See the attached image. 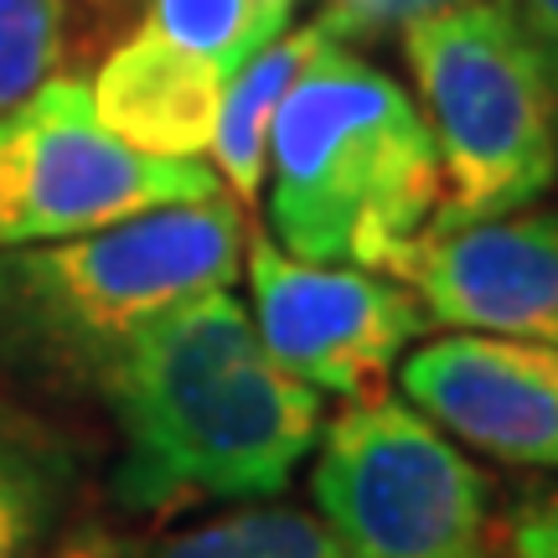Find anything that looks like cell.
Wrapping results in <instances>:
<instances>
[{
    "instance_id": "cell-21",
    "label": "cell",
    "mask_w": 558,
    "mask_h": 558,
    "mask_svg": "<svg viewBox=\"0 0 558 558\" xmlns=\"http://www.w3.org/2000/svg\"><path fill=\"white\" fill-rule=\"evenodd\" d=\"M275 5H284V11H295V5H300V0H275Z\"/></svg>"
},
{
    "instance_id": "cell-6",
    "label": "cell",
    "mask_w": 558,
    "mask_h": 558,
    "mask_svg": "<svg viewBox=\"0 0 558 558\" xmlns=\"http://www.w3.org/2000/svg\"><path fill=\"white\" fill-rule=\"evenodd\" d=\"M202 160H156L99 124L83 78H52L0 114V248L94 233L218 192Z\"/></svg>"
},
{
    "instance_id": "cell-7",
    "label": "cell",
    "mask_w": 558,
    "mask_h": 558,
    "mask_svg": "<svg viewBox=\"0 0 558 558\" xmlns=\"http://www.w3.org/2000/svg\"><path fill=\"white\" fill-rule=\"evenodd\" d=\"M248 290L264 352L337 399H378L393 362L435 316L409 284H388L362 264H311L284 254L269 233H248Z\"/></svg>"
},
{
    "instance_id": "cell-8",
    "label": "cell",
    "mask_w": 558,
    "mask_h": 558,
    "mask_svg": "<svg viewBox=\"0 0 558 558\" xmlns=\"http://www.w3.org/2000/svg\"><path fill=\"white\" fill-rule=\"evenodd\" d=\"M445 326L558 347V213H507L450 233H414L378 259Z\"/></svg>"
},
{
    "instance_id": "cell-17",
    "label": "cell",
    "mask_w": 558,
    "mask_h": 558,
    "mask_svg": "<svg viewBox=\"0 0 558 558\" xmlns=\"http://www.w3.org/2000/svg\"><path fill=\"white\" fill-rule=\"evenodd\" d=\"M456 5H476V0H373L347 37H373V32H388V26H409V21H424V16H439V11H456Z\"/></svg>"
},
{
    "instance_id": "cell-14",
    "label": "cell",
    "mask_w": 558,
    "mask_h": 558,
    "mask_svg": "<svg viewBox=\"0 0 558 558\" xmlns=\"http://www.w3.org/2000/svg\"><path fill=\"white\" fill-rule=\"evenodd\" d=\"M160 37L197 52L222 78L243 68L264 41L290 26V11L275 0H150V21Z\"/></svg>"
},
{
    "instance_id": "cell-13",
    "label": "cell",
    "mask_w": 558,
    "mask_h": 558,
    "mask_svg": "<svg viewBox=\"0 0 558 558\" xmlns=\"http://www.w3.org/2000/svg\"><path fill=\"white\" fill-rule=\"evenodd\" d=\"M140 558H352L320 512L300 507H243L202 527L171 533Z\"/></svg>"
},
{
    "instance_id": "cell-3",
    "label": "cell",
    "mask_w": 558,
    "mask_h": 558,
    "mask_svg": "<svg viewBox=\"0 0 558 558\" xmlns=\"http://www.w3.org/2000/svg\"><path fill=\"white\" fill-rule=\"evenodd\" d=\"M269 233L311 264L378 269L429 228L439 202L435 135L418 104L331 37L290 83L269 124Z\"/></svg>"
},
{
    "instance_id": "cell-18",
    "label": "cell",
    "mask_w": 558,
    "mask_h": 558,
    "mask_svg": "<svg viewBox=\"0 0 558 558\" xmlns=\"http://www.w3.org/2000/svg\"><path fill=\"white\" fill-rule=\"evenodd\" d=\"M47 558H140V548L120 533H109V527H83L68 543H58Z\"/></svg>"
},
{
    "instance_id": "cell-2",
    "label": "cell",
    "mask_w": 558,
    "mask_h": 558,
    "mask_svg": "<svg viewBox=\"0 0 558 558\" xmlns=\"http://www.w3.org/2000/svg\"><path fill=\"white\" fill-rule=\"evenodd\" d=\"M243 239V202L218 186L94 233L0 248V388L99 393L145 320L239 279Z\"/></svg>"
},
{
    "instance_id": "cell-4",
    "label": "cell",
    "mask_w": 558,
    "mask_h": 558,
    "mask_svg": "<svg viewBox=\"0 0 558 558\" xmlns=\"http://www.w3.org/2000/svg\"><path fill=\"white\" fill-rule=\"evenodd\" d=\"M403 62L439 156V202L424 233L522 213L558 181L554 58L507 0L409 21Z\"/></svg>"
},
{
    "instance_id": "cell-9",
    "label": "cell",
    "mask_w": 558,
    "mask_h": 558,
    "mask_svg": "<svg viewBox=\"0 0 558 558\" xmlns=\"http://www.w3.org/2000/svg\"><path fill=\"white\" fill-rule=\"evenodd\" d=\"M399 388L445 435L486 456L558 471V347L527 337H439L399 357Z\"/></svg>"
},
{
    "instance_id": "cell-20",
    "label": "cell",
    "mask_w": 558,
    "mask_h": 558,
    "mask_svg": "<svg viewBox=\"0 0 558 558\" xmlns=\"http://www.w3.org/2000/svg\"><path fill=\"white\" fill-rule=\"evenodd\" d=\"M367 5H373V0H320V16H316V21L341 41L347 32H352V21H357Z\"/></svg>"
},
{
    "instance_id": "cell-5",
    "label": "cell",
    "mask_w": 558,
    "mask_h": 558,
    "mask_svg": "<svg viewBox=\"0 0 558 558\" xmlns=\"http://www.w3.org/2000/svg\"><path fill=\"white\" fill-rule=\"evenodd\" d=\"M311 497L352 558H497L492 481L439 424L388 393L316 435Z\"/></svg>"
},
{
    "instance_id": "cell-11",
    "label": "cell",
    "mask_w": 558,
    "mask_h": 558,
    "mask_svg": "<svg viewBox=\"0 0 558 558\" xmlns=\"http://www.w3.org/2000/svg\"><path fill=\"white\" fill-rule=\"evenodd\" d=\"M326 41H331V32L320 21L284 26L243 68H233L222 78V104H218V124H213L207 156L218 160L222 192L233 202H243V207L259 197L264 186V160H269L264 150H269V124H275L279 99L316 62V52Z\"/></svg>"
},
{
    "instance_id": "cell-15",
    "label": "cell",
    "mask_w": 558,
    "mask_h": 558,
    "mask_svg": "<svg viewBox=\"0 0 558 558\" xmlns=\"http://www.w3.org/2000/svg\"><path fill=\"white\" fill-rule=\"evenodd\" d=\"M68 0H0V114L62 68Z\"/></svg>"
},
{
    "instance_id": "cell-12",
    "label": "cell",
    "mask_w": 558,
    "mask_h": 558,
    "mask_svg": "<svg viewBox=\"0 0 558 558\" xmlns=\"http://www.w3.org/2000/svg\"><path fill=\"white\" fill-rule=\"evenodd\" d=\"M78 497V456L0 388V558H47Z\"/></svg>"
},
{
    "instance_id": "cell-19",
    "label": "cell",
    "mask_w": 558,
    "mask_h": 558,
    "mask_svg": "<svg viewBox=\"0 0 558 558\" xmlns=\"http://www.w3.org/2000/svg\"><path fill=\"white\" fill-rule=\"evenodd\" d=\"M522 21L533 26V37L543 41V52L558 58V0H522Z\"/></svg>"
},
{
    "instance_id": "cell-16",
    "label": "cell",
    "mask_w": 558,
    "mask_h": 558,
    "mask_svg": "<svg viewBox=\"0 0 558 558\" xmlns=\"http://www.w3.org/2000/svg\"><path fill=\"white\" fill-rule=\"evenodd\" d=\"M497 558H558V486H533L492 518Z\"/></svg>"
},
{
    "instance_id": "cell-1",
    "label": "cell",
    "mask_w": 558,
    "mask_h": 558,
    "mask_svg": "<svg viewBox=\"0 0 558 558\" xmlns=\"http://www.w3.org/2000/svg\"><path fill=\"white\" fill-rule=\"evenodd\" d=\"M99 399L120 429L114 497L130 512L269 501L320 435V393L264 352L228 284L145 320Z\"/></svg>"
},
{
    "instance_id": "cell-10",
    "label": "cell",
    "mask_w": 558,
    "mask_h": 558,
    "mask_svg": "<svg viewBox=\"0 0 558 558\" xmlns=\"http://www.w3.org/2000/svg\"><path fill=\"white\" fill-rule=\"evenodd\" d=\"M99 124L130 150L156 160H197L213 145L222 104V73L207 58L140 26L124 37L88 83Z\"/></svg>"
}]
</instances>
